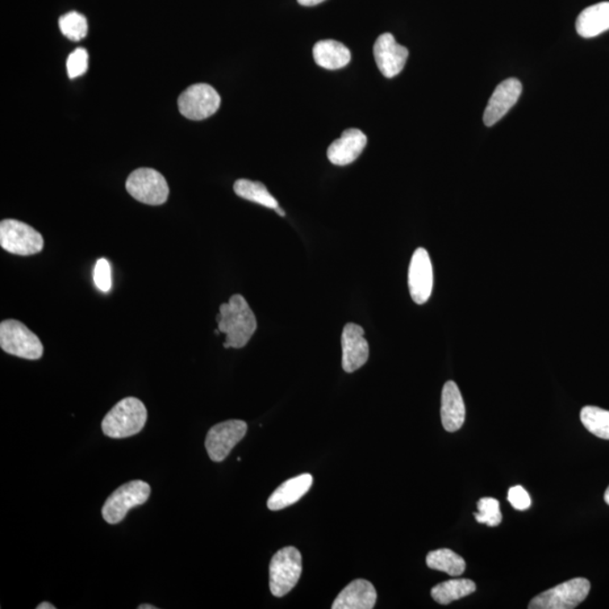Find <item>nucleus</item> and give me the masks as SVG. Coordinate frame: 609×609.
<instances>
[{
    "label": "nucleus",
    "instance_id": "nucleus-1",
    "mask_svg": "<svg viewBox=\"0 0 609 609\" xmlns=\"http://www.w3.org/2000/svg\"><path fill=\"white\" fill-rule=\"evenodd\" d=\"M216 320L220 333L226 335L224 348H244L257 328L256 315L239 294L233 295L228 303L220 304Z\"/></svg>",
    "mask_w": 609,
    "mask_h": 609
},
{
    "label": "nucleus",
    "instance_id": "nucleus-2",
    "mask_svg": "<svg viewBox=\"0 0 609 609\" xmlns=\"http://www.w3.org/2000/svg\"><path fill=\"white\" fill-rule=\"evenodd\" d=\"M147 421V408L140 399L126 398L115 404L102 421L104 435L123 439L143 431Z\"/></svg>",
    "mask_w": 609,
    "mask_h": 609
},
{
    "label": "nucleus",
    "instance_id": "nucleus-3",
    "mask_svg": "<svg viewBox=\"0 0 609 609\" xmlns=\"http://www.w3.org/2000/svg\"><path fill=\"white\" fill-rule=\"evenodd\" d=\"M0 347L12 356L37 360L44 356V344L27 325L16 320L0 324Z\"/></svg>",
    "mask_w": 609,
    "mask_h": 609
},
{
    "label": "nucleus",
    "instance_id": "nucleus-4",
    "mask_svg": "<svg viewBox=\"0 0 609 609\" xmlns=\"http://www.w3.org/2000/svg\"><path fill=\"white\" fill-rule=\"evenodd\" d=\"M270 590L275 597H283L297 585L303 573V558L293 546L278 550L270 563Z\"/></svg>",
    "mask_w": 609,
    "mask_h": 609
},
{
    "label": "nucleus",
    "instance_id": "nucleus-5",
    "mask_svg": "<svg viewBox=\"0 0 609 609\" xmlns=\"http://www.w3.org/2000/svg\"><path fill=\"white\" fill-rule=\"evenodd\" d=\"M0 246L6 252L16 256L28 257L43 251V235L30 225L15 219H5L0 223Z\"/></svg>",
    "mask_w": 609,
    "mask_h": 609
},
{
    "label": "nucleus",
    "instance_id": "nucleus-6",
    "mask_svg": "<svg viewBox=\"0 0 609 609\" xmlns=\"http://www.w3.org/2000/svg\"><path fill=\"white\" fill-rule=\"evenodd\" d=\"M150 486L148 483L131 481L121 486L108 496L102 508V516L107 523L111 525L119 524L126 518L131 509L139 507L149 499Z\"/></svg>",
    "mask_w": 609,
    "mask_h": 609
},
{
    "label": "nucleus",
    "instance_id": "nucleus-7",
    "mask_svg": "<svg viewBox=\"0 0 609 609\" xmlns=\"http://www.w3.org/2000/svg\"><path fill=\"white\" fill-rule=\"evenodd\" d=\"M590 582L585 578H574L552 589L542 592L529 603V609H573L589 595Z\"/></svg>",
    "mask_w": 609,
    "mask_h": 609
},
{
    "label": "nucleus",
    "instance_id": "nucleus-8",
    "mask_svg": "<svg viewBox=\"0 0 609 609\" xmlns=\"http://www.w3.org/2000/svg\"><path fill=\"white\" fill-rule=\"evenodd\" d=\"M128 194L137 202L161 206L168 202L170 187L168 182L158 170L143 168L133 170L126 182Z\"/></svg>",
    "mask_w": 609,
    "mask_h": 609
},
{
    "label": "nucleus",
    "instance_id": "nucleus-9",
    "mask_svg": "<svg viewBox=\"0 0 609 609\" xmlns=\"http://www.w3.org/2000/svg\"><path fill=\"white\" fill-rule=\"evenodd\" d=\"M221 99L214 87L195 84L186 89L178 98L179 114L186 119L200 121L214 115L220 107Z\"/></svg>",
    "mask_w": 609,
    "mask_h": 609
},
{
    "label": "nucleus",
    "instance_id": "nucleus-10",
    "mask_svg": "<svg viewBox=\"0 0 609 609\" xmlns=\"http://www.w3.org/2000/svg\"><path fill=\"white\" fill-rule=\"evenodd\" d=\"M248 431V424L241 420L225 421L214 425L208 432L206 448L210 460L223 462Z\"/></svg>",
    "mask_w": 609,
    "mask_h": 609
},
{
    "label": "nucleus",
    "instance_id": "nucleus-11",
    "mask_svg": "<svg viewBox=\"0 0 609 609\" xmlns=\"http://www.w3.org/2000/svg\"><path fill=\"white\" fill-rule=\"evenodd\" d=\"M433 288V270L427 249H418L413 253L408 268V289L413 302L423 304L431 298Z\"/></svg>",
    "mask_w": 609,
    "mask_h": 609
},
{
    "label": "nucleus",
    "instance_id": "nucleus-12",
    "mask_svg": "<svg viewBox=\"0 0 609 609\" xmlns=\"http://www.w3.org/2000/svg\"><path fill=\"white\" fill-rule=\"evenodd\" d=\"M342 367L345 373L360 369L368 361L369 344L360 325L348 323L342 332Z\"/></svg>",
    "mask_w": 609,
    "mask_h": 609
},
{
    "label": "nucleus",
    "instance_id": "nucleus-13",
    "mask_svg": "<svg viewBox=\"0 0 609 609\" xmlns=\"http://www.w3.org/2000/svg\"><path fill=\"white\" fill-rule=\"evenodd\" d=\"M374 56L384 76L393 78L406 67L408 50L396 43L391 33H384L374 44Z\"/></svg>",
    "mask_w": 609,
    "mask_h": 609
},
{
    "label": "nucleus",
    "instance_id": "nucleus-14",
    "mask_svg": "<svg viewBox=\"0 0 609 609\" xmlns=\"http://www.w3.org/2000/svg\"><path fill=\"white\" fill-rule=\"evenodd\" d=\"M521 91H523V85L517 78H508L499 84L484 111V124L486 127H492L499 123L518 102Z\"/></svg>",
    "mask_w": 609,
    "mask_h": 609
},
{
    "label": "nucleus",
    "instance_id": "nucleus-15",
    "mask_svg": "<svg viewBox=\"0 0 609 609\" xmlns=\"http://www.w3.org/2000/svg\"><path fill=\"white\" fill-rule=\"evenodd\" d=\"M367 137L359 129H348L339 139L333 141L328 149V158L332 164L345 166L352 164L361 155L367 146Z\"/></svg>",
    "mask_w": 609,
    "mask_h": 609
},
{
    "label": "nucleus",
    "instance_id": "nucleus-16",
    "mask_svg": "<svg viewBox=\"0 0 609 609\" xmlns=\"http://www.w3.org/2000/svg\"><path fill=\"white\" fill-rule=\"evenodd\" d=\"M441 421L445 431L456 432L465 423L466 408L464 399L457 384L449 381L445 384L441 394Z\"/></svg>",
    "mask_w": 609,
    "mask_h": 609
},
{
    "label": "nucleus",
    "instance_id": "nucleus-17",
    "mask_svg": "<svg viewBox=\"0 0 609 609\" xmlns=\"http://www.w3.org/2000/svg\"><path fill=\"white\" fill-rule=\"evenodd\" d=\"M377 600V592L373 583L365 579L354 580L337 596L333 609H371Z\"/></svg>",
    "mask_w": 609,
    "mask_h": 609
},
{
    "label": "nucleus",
    "instance_id": "nucleus-18",
    "mask_svg": "<svg viewBox=\"0 0 609 609\" xmlns=\"http://www.w3.org/2000/svg\"><path fill=\"white\" fill-rule=\"evenodd\" d=\"M312 481L314 479L308 473L288 479L271 494L268 508L270 510L278 511L299 502L310 491Z\"/></svg>",
    "mask_w": 609,
    "mask_h": 609
},
{
    "label": "nucleus",
    "instance_id": "nucleus-19",
    "mask_svg": "<svg viewBox=\"0 0 609 609\" xmlns=\"http://www.w3.org/2000/svg\"><path fill=\"white\" fill-rule=\"evenodd\" d=\"M578 35L590 39L609 30V2L595 4L580 12L575 22Z\"/></svg>",
    "mask_w": 609,
    "mask_h": 609
},
{
    "label": "nucleus",
    "instance_id": "nucleus-20",
    "mask_svg": "<svg viewBox=\"0 0 609 609\" xmlns=\"http://www.w3.org/2000/svg\"><path fill=\"white\" fill-rule=\"evenodd\" d=\"M312 56L317 65L329 70L344 68L352 61L350 50L336 40L319 41L312 48Z\"/></svg>",
    "mask_w": 609,
    "mask_h": 609
},
{
    "label": "nucleus",
    "instance_id": "nucleus-21",
    "mask_svg": "<svg viewBox=\"0 0 609 609\" xmlns=\"http://www.w3.org/2000/svg\"><path fill=\"white\" fill-rule=\"evenodd\" d=\"M475 590H477V585L472 580L453 579L433 587L431 596L438 604L448 605L455 600L472 595Z\"/></svg>",
    "mask_w": 609,
    "mask_h": 609
},
{
    "label": "nucleus",
    "instance_id": "nucleus-22",
    "mask_svg": "<svg viewBox=\"0 0 609 609\" xmlns=\"http://www.w3.org/2000/svg\"><path fill=\"white\" fill-rule=\"evenodd\" d=\"M427 566L432 570L442 571L452 577H460L466 569L464 558L449 549L436 550L429 553Z\"/></svg>",
    "mask_w": 609,
    "mask_h": 609
},
{
    "label": "nucleus",
    "instance_id": "nucleus-23",
    "mask_svg": "<svg viewBox=\"0 0 609 609\" xmlns=\"http://www.w3.org/2000/svg\"><path fill=\"white\" fill-rule=\"evenodd\" d=\"M233 191L240 198L249 200V202L261 204L270 210H277L279 207L277 200L273 197L266 186L261 182L249 181V179H237L233 185Z\"/></svg>",
    "mask_w": 609,
    "mask_h": 609
},
{
    "label": "nucleus",
    "instance_id": "nucleus-24",
    "mask_svg": "<svg viewBox=\"0 0 609 609\" xmlns=\"http://www.w3.org/2000/svg\"><path fill=\"white\" fill-rule=\"evenodd\" d=\"M580 419L592 435L609 440V411L597 407H585L580 413Z\"/></svg>",
    "mask_w": 609,
    "mask_h": 609
},
{
    "label": "nucleus",
    "instance_id": "nucleus-25",
    "mask_svg": "<svg viewBox=\"0 0 609 609\" xmlns=\"http://www.w3.org/2000/svg\"><path fill=\"white\" fill-rule=\"evenodd\" d=\"M59 28L62 35L74 43L84 39L87 36V30H89L85 16L77 12H67L61 16Z\"/></svg>",
    "mask_w": 609,
    "mask_h": 609
},
{
    "label": "nucleus",
    "instance_id": "nucleus-26",
    "mask_svg": "<svg viewBox=\"0 0 609 609\" xmlns=\"http://www.w3.org/2000/svg\"><path fill=\"white\" fill-rule=\"evenodd\" d=\"M478 512L474 514L478 523L496 527L502 524V514L500 511V503L494 498H482L478 502Z\"/></svg>",
    "mask_w": 609,
    "mask_h": 609
},
{
    "label": "nucleus",
    "instance_id": "nucleus-27",
    "mask_svg": "<svg viewBox=\"0 0 609 609\" xmlns=\"http://www.w3.org/2000/svg\"><path fill=\"white\" fill-rule=\"evenodd\" d=\"M89 69V53L84 48L75 49L67 58V73L72 79L84 75Z\"/></svg>",
    "mask_w": 609,
    "mask_h": 609
},
{
    "label": "nucleus",
    "instance_id": "nucleus-28",
    "mask_svg": "<svg viewBox=\"0 0 609 609\" xmlns=\"http://www.w3.org/2000/svg\"><path fill=\"white\" fill-rule=\"evenodd\" d=\"M93 278L95 286L102 293H108L112 288L111 265L107 258H99L94 266Z\"/></svg>",
    "mask_w": 609,
    "mask_h": 609
},
{
    "label": "nucleus",
    "instance_id": "nucleus-29",
    "mask_svg": "<svg viewBox=\"0 0 609 609\" xmlns=\"http://www.w3.org/2000/svg\"><path fill=\"white\" fill-rule=\"evenodd\" d=\"M508 500L516 510L520 511L527 510L532 504L531 495L520 486L510 487L508 492Z\"/></svg>",
    "mask_w": 609,
    "mask_h": 609
},
{
    "label": "nucleus",
    "instance_id": "nucleus-30",
    "mask_svg": "<svg viewBox=\"0 0 609 609\" xmlns=\"http://www.w3.org/2000/svg\"><path fill=\"white\" fill-rule=\"evenodd\" d=\"M297 2L302 6L311 7L319 5V4L325 2V0H297Z\"/></svg>",
    "mask_w": 609,
    "mask_h": 609
},
{
    "label": "nucleus",
    "instance_id": "nucleus-31",
    "mask_svg": "<svg viewBox=\"0 0 609 609\" xmlns=\"http://www.w3.org/2000/svg\"><path fill=\"white\" fill-rule=\"evenodd\" d=\"M56 607L53 606L52 604L50 603H41L39 606L36 607V609H54Z\"/></svg>",
    "mask_w": 609,
    "mask_h": 609
},
{
    "label": "nucleus",
    "instance_id": "nucleus-32",
    "mask_svg": "<svg viewBox=\"0 0 609 609\" xmlns=\"http://www.w3.org/2000/svg\"><path fill=\"white\" fill-rule=\"evenodd\" d=\"M138 608H139V609H157V607L152 606V605H148V604L140 605V606Z\"/></svg>",
    "mask_w": 609,
    "mask_h": 609
},
{
    "label": "nucleus",
    "instance_id": "nucleus-33",
    "mask_svg": "<svg viewBox=\"0 0 609 609\" xmlns=\"http://www.w3.org/2000/svg\"><path fill=\"white\" fill-rule=\"evenodd\" d=\"M604 500L609 506V486L607 487L606 492H605Z\"/></svg>",
    "mask_w": 609,
    "mask_h": 609
},
{
    "label": "nucleus",
    "instance_id": "nucleus-34",
    "mask_svg": "<svg viewBox=\"0 0 609 609\" xmlns=\"http://www.w3.org/2000/svg\"><path fill=\"white\" fill-rule=\"evenodd\" d=\"M275 210V212H277L278 215H281V217H285V216H286L285 211H283L282 210H281V208H279V207L277 208V210Z\"/></svg>",
    "mask_w": 609,
    "mask_h": 609
}]
</instances>
